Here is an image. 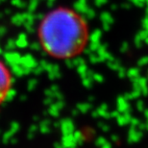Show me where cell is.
<instances>
[{
    "mask_svg": "<svg viewBox=\"0 0 148 148\" xmlns=\"http://www.w3.org/2000/svg\"><path fill=\"white\" fill-rule=\"evenodd\" d=\"M40 47L53 59L69 60L84 51L88 40L87 23L80 14L60 7L49 12L40 23Z\"/></svg>",
    "mask_w": 148,
    "mask_h": 148,
    "instance_id": "6da1fadb",
    "label": "cell"
},
{
    "mask_svg": "<svg viewBox=\"0 0 148 148\" xmlns=\"http://www.w3.org/2000/svg\"><path fill=\"white\" fill-rule=\"evenodd\" d=\"M13 88V75L10 69L0 60V106L10 95Z\"/></svg>",
    "mask_w": 148,
    "mask_h": 148,
    "instance_id": "7a4b0ae2",
    "label": "cell"
}]
</instances>
